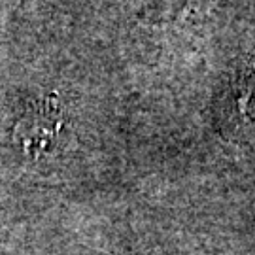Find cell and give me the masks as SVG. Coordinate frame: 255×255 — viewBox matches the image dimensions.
<instances>
[{
	"mask_svg": "<svg viewBox=\"0 0 255 255\" xmlns=\"http://www.w3.org/2000/svg\"><path fill=\"white\" fill-rule=\"evenodd\" d=\"M63 128V116L57 101H40L23 116L17 125V140L25 153L38 159L57 146V140Z\"/></svg>",
	"mask_w": 255,
	"mask_h": 255,
	"instance_id": "6da1fadb",
	"label": "cell"
},
{
	"mask_svg": "<svg viewBox=\"0 0 255 255\" xmlns=\"http://www.w3.org/2000/svg\"><path fill=\"white\" fill-rule=\"evenodd\" d=\"M238 112L248 119L255 121V70L248 72L237 87Z\"/></svg>",
	"mask_w": 255,
	"mask_h": 255,
	"instance_id": "7a4b0ae2",
	"label": "cell"
}]
</instances>
